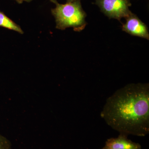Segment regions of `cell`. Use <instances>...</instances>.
I'll return each mask as SVG.
<instances>
[{"instance_id": "6da1fadb", "label": "cell", "mask_w": 149, "mask_h": 149, "mask_svg": "<svg viewBox=\"0 0 149 149\" xmlns=\"http://www.w3.org/2000/svg\"><path fill=\"white\" fill-rule=\"evenodd\" d=\"M101 117L119 134H148L149 83L129 84L116 91L107 99Z\"/></svg>"}, {"instance_id": "7a4b0ae2", "label": "cell", "mask_w": 149, "mask_h": 149, "mask_svg": "<svg viewBox=\"0 0 149 149\" xmlns=\"http://www.w3.org/2000/svg\"><path fill=\"white\" fill-rule=\"evenodd\" d=\"M55 4V8L52 9V13L55 18L56 28L64 30L72 27L74 31L80 32L88 24L85 21L87 14L83 10L80 0H76L62 4L56 0H51Z\"/></svg>"}, {"instance_id": "3957f363", "label": "cell", "mask_w": 149, "mask_h": 149, "mask_svg": "<svg viewBox=\"0 0 149 149\" xmlns=\"http://www.w3.org/2000/svg\"><path fill=\"white\" fill-rule=\"evenodd\" d=\"M95 4L109 18L115 19L119 21L132 13L129 8L131 6L129 0H95Z\"/></svg>"}, {"instance_id": "277c9868", "label": "cell", "mask_w": 149, "mask_h": 149, "mask_svg": "<svg viewBox=\"0 0 149 149\" xmlns=\"http://www.w3.org/2000/svg\"><path fill=\"white\" fill-rule=\"evenodd\" d=\"M125 19L126 22L123 24V31L133 36L149 40L148 27L137 15L132 13Z\"/></svg>"}, {"instance_id": "5b68a950", "label": "cell", "mask_w": 149, "mask_h": 149, "mask_svg": "<svg viewBox=\"0 0 149 149\" xmlns=\"http://www.w3.org/2000/svg\"><path fill=\"white\" fill-rule=\"evenodd\" d=\"M127 135L119 134L117 138H111L106 141L104 146L100 149H141L139 143L128 139Z\"/></svg>"}, {"instance_id": "8992f818", "label": "cell", "mask_w": 149, "mask_h": 149, "mask_svg": "<svg viewBox=\"0 0 149 149\" xmlns=\"http://www.w3.org/2000/svg\"><path fill=\"white\" fill-rule=\"evenodd\" d=\"M0 27L13 30L21 34L24 33L19 25H17L1 11H0Z\"/></svg>"}, {"instance_id": "52a82bcc", "label": "cell", "mask_w": 149, "mask_h": 149, "mask_svg": "<svg viewBox=\"0 0 149 149\" xmlns=\"http://www.w3.org/2000/svg\"><path fill=\"white\" fill-rule=\"evenodd\" d=\"M0 149H11L10 141L0 134Z\"/></svg>"}, {"instance_id": "ba28073f", "label": "cell", "mask_w": 149, "mask_h": 149, "mask_svg": "<svg viewBox=\"0 0 149 149\" xmlns=\"http://www.w3.org/2000/svg\"><path fill=\"white\" fill-rule=\"evenodd\" d=\"M18 3L21 4L23 3V1L27 2H30L32 0H15Z\"/></svg>"}, {"instance_id": "9c48e42d", "label": "cell", "mask_w": 149, "mask_h": 149, "mask_svg": "<svg viewBox=\"0 0 149 149\" xmlns=\"http://www.w3.org/2000/svg\"><path fill=\"white\" fill-rule=\"evenodd\" d=\"M75 1H76V0H67V2H72Z\"/></svg>"}]
</instances>
